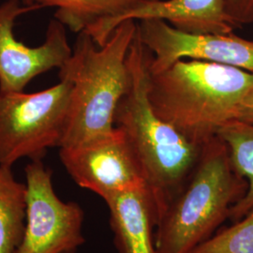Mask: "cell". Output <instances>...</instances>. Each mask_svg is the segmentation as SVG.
I'll return each instance as SVG.
<instances>
[{
    "label": "cell",
    "mask_w": 253,
    "mask_h": 253,
    "mask_svg": "<svg viewBox=\"0 0 253 253\" xmlns=\"http://www.w3.org/2000/svg\"><path fill=\"white\" fill-rule=\"evenodd\" d=\"M22 3L26 6H33V5H36V0H21Z\"/></svg>",
    "instance_id": "ac0fdd59"
},
{
    "label": "cell",
    "mask_w": 253,
    "mask_h": 253,
    "mask_svg": "<svg viewBox=\"0 0 253 253\" xmlns=\"http://www.w3.org/2000/svg\"><path fill=\"white\" fill-rule=\"evenodd\" d=\"M27 213L22 241L15 253H64L84 243V211L75 202H63L53 185V172L42 160L26 168Z\"/></svg>",
    "instance_id": "8992f818"
},
{
    "label": "cell",
    "mask_w": 253,
    "mask_h": 253,
    "mask_svg": "<svg viewBox=\"0 0 253 253\" xmlns=\"http://www.w3.org/2000/svg\"><path fill=\"white\" fill-rule=\"evenodd\" d=\"M235 120L253 123V80L238 106Z\"/></svg>",
    "instance_id": "e0dca14e"
},
{
    "label": "cell",
    "mask_w": 253,
    "mask_h": 253,
    "mask_svg": "<svg viewBox=\"0 0 253 253\" xmlns=\"http://www.w3.org/2000/svg\"><path fill=\"white\" fill-rule=\"evenodd\" d=\"M253 80V73L235 67L181 59L160 73L149 71L147 96L160 118L204 145L235 120Z\"/></svg>",
    "instance_id": "7a4b0ae2"
},
{
    "label": "cell",
    "mask_w": 253,
    "mask_h": 253,
    "mask_svg": "<svg viewBox=\"0 0 253 253\" xmlns=\"http://www.w3.org/2000/svg\"><path fill=\"white\" fill-rule=\"evenodd\" d=\"M248 190L218 136L202 147L190 179L157 225L159 253H191L229 218L231 208Z\"/></svg>",
    "instance_id": "277c9868"
},
{
    "label": "cell",
    "mask_w": 253,
    "mask_h": 253,
    "mask_svg": "<svg viewBox=\"0 0 253 253\" xmlns=\"http://www.w3.org/2000/svg\"><path fill=\"white\" fill-rule=\"evenodd\" d=\"M217 136L226 144L235 171L248 182L246 194L230 210L229 218L236 222L253 209V123L233 120Z\"/></svg>",
    "instance_id": "5bb4252c"
},
{
    "label": "cell",
    "mask_w": 253,
    "mask_h": 253,
    "mask_svg": "<svg viewBox=\"0 0 253 253\" xmlns=\"http://www.w3.org/2000/svg\"><path fill=\"white\" fill-rule=\"evenodd\" d=\"M151 56L137 27L126 57L128 86L116 110L115 126L124 131L141 165L157 226L190 179L203 145L155 113L147 96Z\"/></svg>",
    "instance_id": "6da1fadb"
},
{
    "label": "cell",
    "mask_w": 253,
    "mask_h": 253,
    "mask_svg": "<svg viewBox=\"0 0 253 253\" xmlns=\"http://www.w3.org/2000/svg\"><path fill=\"white\" fill-rule=\"evenodd\" d=\"M137 21L119 24L99 46L88 33H78L73 53L59 69V79L72 84L62 147H73L111 132L118 103L128 86L126 57Z\"/></svg>",
    "instance_id": "3957f363"
},
{
    "label": "cell",
    "mask_w": 253,
    "mask_h": 253,
    "mask_svg": "<svg viewBox=\"0 0 253 253\" xmlns=\"http://www.w3.org/2000/svg\"><path fill=\"white\" fill-rule=\"evenodd\" d=\"M228 15L237 27L253 23V0H224Z\"/></svg>",
    "instance_id": "2e32d148"
},
{
    "label": "cell",
    "mask_w": 253,
    "mask_h": 253,
    "mask_svg": "<svg viewBox=\"0 0 253 253\" xmlns=\"http://www.w3.org/2000/svg\"><path fill=\"white\" fill-rule=\"evenodd\" d=\"M59 158L79 187L104 202L128 190H147L134 150L118 126L83 145L59 148Z\"/></svg>",
    "instance_id": "52a82bcc"
},
{
    "label": "cell",
    "mask_w": 253,
    "mask_h": 253,
    "mask_svg": "<svg viewBox=\"0 0 253 253\" xmlns=\"http://www.w3.org/2000/svg\"><path fill=\"white\" fill-rule=\"evenodd\" d=\"M191 253H253V209Z\"/></svg>",
    "instance_id": "9a60e30c"
},
{
    "label": "cell",
    "mask_w": 253,
    "mask_h": 253,
    "mask_svg": "<svg viewBox=\"0 0 253 253\" xmlns=\"http://www.w3.org/2000/svg\"><path fill=\"white\" fill-rule=\"evenodd\" d=\"M27 213V185L11 167L0 166V253H15L22 241Z\"/></svg>",
    "instance_id": "4fadbf2b"
},
{
    "label": "cell",
    "mask_w": 253,
    "mask_h": 253,
    "mask_svg": "<svg viewBox=\"0 0 253 253\" xmlns=\"http://www.w3.org/2000/svg\"><path fill=\"white\" fill-rule=\"evenodd\" d=\"M138 0H36L41 8H56L54 18L73 32L85 31L99 45L110 36L112 22Z\"/></svg>",
    "instance_id": "7c38bea8"
},
{
    "label": "cell",
    "mask_w": 253,
    "mask_h": 253,
    "mask_svg": "<svg viewBox=\"0 0 253 253\" xmlns=\"http://www.w3.org/2000/svg\"><path fill=\"white\" fill-rule=\"evenodd\" d=\"M138 33L152 54L150 73H160L181 59L232 66L253 73V41L231 34H190L157 20L138 21Z\"/></svg>",
    "instance_id": "9c48e42d"
},
{
    "label": "cell",
    "mask_w": 253,
    "mask_h": 253,
    "mask_svg": "<svg viewBox=\"0 0 253 253\" xmlns=\"http://www.w3.org/2000/svg\"><path fill=\"white\" fill-rule=\"evenodd\" d=\"M71 92L66 80L34 93L0 92V166L42 160L61 146Z\"/></svg>",
    "instance_id": "5b68a950"
},
{
    "label": "cell",
    "mask_w": 253,
    "mask_h": 253,
    "mask_svg": "<svg viewBox=\"0 0 253 253\" xmlns=\"http://www.w3.org/2000/svg\"><path fill=\"white\" fill-rule=\"evenodd\" d=\"M162 20L190 34H231L236 26L224 0H138L111 24V34L126 20Z\"/></svg>",
    "instance_id": "30bf717a"
},
{
    "label": "cell",
    "mask_w": 253,
    "mask_h": 253,
    "mask_svg": "<svg viewBox=\"0 0 253 253\" xmlns=\"http://www.w3.org/2000/svg\"><path fill=\"white\" fill-rule=\"evenodd\" d=\"M77 253V250H75V251H70V252H67V253Z\"/></svg>",
    "instance_id": "d6986e66"
},
{
    "label": "cell",
    "mask_w": 253,
    "mask_h": 253,
    "mask_svg": "<svg viewBox=\"0 0 253 253\" xmlns=\"http://www.w3.org/2000/svg\"><path fill=\"white\" fill-rule=\"evenodd\" d=\"M118 253H159L153 209L146 189L128 190L105 201Z\"/></svg>",
    "instance_id": "8fae6325"
},
{
    "label": "cell",
    "mask_w": 253,
    "mask_h": 253,
    "mask_svg": "<svg viewBox=\"0 0 253 253\" xmlns=\"http://www.w3.org/2000/svg\"><path fill=\"white\" fill-rule=\"evenodd\" d=\"M42 9L39 5L26 6L21 0H7L0 5V92H20L35 77L53 69H60L70 58L66 27L52 19L42 44L30 47L14 35L19 16Z\"/></svg>",
    "instance_id": "ba28073f"
}]
</instances>
